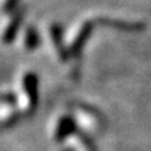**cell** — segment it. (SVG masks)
Returning a JSON list of instances; mask_svg holds the SVG:
<instances>
[{
    "label": "cell",
    "instance_id": "obj_7",
    "mask_svg": "<svg viewBox=\"0 0 151 151\" xmlns=\"http://www.w3.org/2000/svg\"><path fill=\"white\" fill-rule=\"evenodd\" d=\"M21 115H23V113H21V111H15V113H12V114H11L9 117H8L7 119L4 121L3 126H4L5 129L9 127V126H13V125H15V123L21 118Z\"/></svg>",
    "mask_w": 151,
    "mask_h": 151
},
{
    "label": "cell",
    "instance_id": "obj_6",
    "mask_svg": "<svg viewBox=\"0 0 151 151\" xmlns=\"http://www.w3.org/2000/svg\"><path fill=\"white\" fill-rule=\"evenodd\" d=\"M76 135H77L78 139H80V141L83 143V146L88 149V151H97L96 146H94V142L89 138V135L86 133H83V131H81V130H77Z\"/></svg>",
    "mask_w": 151,
    "mask_h": 151
},
{
    "label": "cell",
    "instance_id": "obj_4",
    "mask_svg": "<svg viewBox=\"0 0 151 151\" xmlns=\"http://www.w3.org/2000/svg\"><path fill=\"white\" fill-rule=\"evenodd\" d=\"M50 33H52L53 41L56 42L57 52H58V55H60L61 60H68L70 52H68V50L64 48V45H63V37H61V29H60V27H58L57 24L52 25V28H50Z\"/></svg>",
    "mask_w": 151,
    "mask_h": 151
},
{
    "label": "cell",
    "instance_id": "obj_3",
    "mask_svg": "<svg viewBox=\"0 0 151 151\" xmlns=\"http://www.w3.org/2000/svg\"><path fill=\"white\" fill-rule=\"evenodd\" d=\"M91 27H93V25H91L90 23H85L82 27H81L80 33H78L77 37L73 40V44H72V47H70V55L77 56L78 53H80V50H81V48H82L83 42L88 40L89 35H90V32H91Z\"/></svg>",
    "mask_w": 151,
    "mask_h": 151
},
{
    "label": "cell",
    "instance_id": "obj_9",
    "mask_svg": "<svg viewBox=\"0 0 151 151\" xmlns=\"http://www.w3.org/2000/svg\"><path fill=\"white\" fill-rule=\"evenodd\" d=\"M64 151H76V150L73 149V147H68V149H65Z\"/></svg>",
    "mask_w": 151,
    "mask_h": 151
},
{
    "label": "cell",
    "instance_id": "obj_2",
    "mask_svg": "<svg viewBox=\"0 0 151 151\" xmlns=\"http://www.w3.org/2000/svg\"><path fill=\"white\" fill-rule=\"evenodd\" d=\"M78 130L77 123H76L74 118L70 115H64L60 118L56 127V133H55V138L56 142H63L66 137H69L70 134H76Z\"/></svg>",
    "mask_w": 151,
    "mask_h": 151
},
{
    "label": "cell",
    "instance_id": "obj_5",
    "mask_svg": "<svg viewBox=\"0 0 151 151\" xmlns=\"http://www.w3.org/2000/svg\"><path fill=\"white\" fill-rule=\"evenodd\" d=\"M39 45V36H37V32L35 31V28L29 27L27 29L25 33V48L29 50L35 49V48Z\"/></svg>",
    "mask_w": 151,
    "mask_h": 151
},
{
    "label": "cell",
    "instance_id": "obj_8",
    "mask_svg": "<svg viewBox=\"0 0 151 151\" xmlns=\"http://www.w3.org/2000/svg\"><path fill=\"white\" fill-rule=\"evenodd\" d=\"M3 102L11 105V106H15L17 104V97H16V94L13 91H5L3 94Z\"/></svg>",
    "mask_w": 151,
    "mask_h": 151
},
{
    "label": "cell",
    "instance_id": "obj_1",
    "mask_svg": "<svg viewBox=\"0 0 151 151\" xmlns=\"http://www.w3.org/2000/svg\"><path fill=\"white\" fill-rule=\"evenodd\" d=\"M39 80L37 76L35 73L28 72L25 76L23 77V86H24V91L27 93L29 101V107L27 114H33L35 110L37 107V99H39Z\"/></svg>",
    "mask_w": 151,
    "mask_h": 151
}]
</instances>
